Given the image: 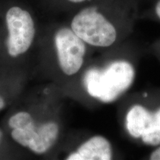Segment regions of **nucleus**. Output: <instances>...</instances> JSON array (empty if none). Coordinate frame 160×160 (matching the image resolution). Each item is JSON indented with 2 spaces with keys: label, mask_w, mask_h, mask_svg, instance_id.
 <instances>
[{
  "label": "nucleus",
  "mask_w": 160,
  "mask_h": 160,
  "mask_svg": "<svg viewBox=\"0 0 160 160\" xmlns=\"http://www.w3.org/2000/svg\"><path fill=\"white\" fill-rule=\"evenodd\" d=\"M136 74L135 65L129 57L115 54L102 67L88 70L83 85L91 97L101 102L111 103L131 88Z\"/></svg>",
  "instance_id": "1"
},
{
  "label": "nucleus",
  "mask_w": 160,
  "mask_h": 160,
  "mask_svg": "<svg viewBox=\"0 0 160 160\" xmlns=\"http://www.w3.org/2000/svg\"><path fill=\"white\" fill-rule=\"evenodd\" d=\"M125 133L144 145H160V103L137 100L126 106L123 115Z\"/></svg>",
  "instance_id": "2"
},
{
  "label": "nucleus",
  "mask_w": 160,
  "mask_h": 160,
  "mask_svg": "<svg viewBox=\"0 0 160 160\" xmlns=\"http://www.w3.org/2000/svg\"><path fill=\"white\" fill-rule=\"evenodd\" d=\"M71 28L87 45L110 48L120 45L118 28L96 7L82 10L73 17Z\"/></svg>",
  "instance_id": "3"
},
{
  "label": "nucleus",
  "mask_w": 160,
  "mask_h": 160,
  "mask_svg": "<svg viewBox=\"0 0 160 160\" xmlns=\"http://www.w3.org/2000/svg\"><path fill=\"white\" fill-rule=\"evenodd\" d=\"M58 61L65 75L77 74L82 67L86 53V44L69 28H62L55 35Z\"/></svg>",
  "instance_id": "4"
},
{
  "label": "nucleus",
  "mask_w": 160,
  "mask_h": 160,
  "mask_svg": "<svg viewBox=\"0 0 160 160\" xmlns=\"http://www.w3.org/2000/svg\"><path fill=\"white\" fill-rule=\"evenodd\" d=\"M6 22L9 32L7 40L8 53L17 57L28 50L35 35V28L31 16L19 7H13L6 14Z\"/></svg>",
  "instance_id": "5"
},
{
  "label": "nucleus",
  "mask_w": 160,
  "mask_h": 160,
  "mask_svg": "<svg viewBox=\"0 0 160 160\" xmlns=\"http://www.w3.org/2000/svg\"><path fill=\"white\" fill-rule=\"evenodd\" d=\"M114 157L113 145L103 136H93L77 150L68 156L67 160H111Z\"/></svg>",
  "instance_id": "6"
},
{
  "label": "nucleus",
  "mask_w": 160,
  "mask_h": 160,
  "mask_svg": "<svg viewBox=\"0 0 160 160\" xmlns=\"http://www.w3.org/2000/svg\"><path fill=\"white\" fill-rule=\"evenodd\" d=\"M59 128L57 123L48 122L42 124L36 129L33 140L29 148L36 153H44L51 148L59 136Z\"/></svg>",
  "instance_id": "7"
},
{
  "label": "nucleus",
  "mask_w": 160,
  "mask_h": 160,
  "mask_svg": "<svg viewBox=\"0 0 160 160\" xmlns=\"http://www.w3.org/2000/svg\"><path fill=\"white\" fill-rule=\"evenodd\" d=\"M34 125L31 114L27 112H19L9 120L10 127L13 129H25Z\"/></svg>",
  "instance_id": "8"
},
{
  "label": "nucleus",
  "mask_w": 160,
  "mask_h": 160,
  "mask_svg": "<svg viewBox=\"0 0 160 160\" xmlns=\"http://www.w3.org/2000/svg\"><path fill=\"white\" fill-rule=\"evenodd\" d=\"M148 159L150 160H160V145L154 147V149L150 153Z\"/></svg>",
  "instance_id": "9"
},
{
  "label": "nucleus",
  "mask_w": 160,
  "mask_h": 160,
  "mask_svg": "<svg viewBox=\"0 0 160 160\" xmlns=\"http://www.w3.org/2000/svg\"><path fill=\"white\" fill-rule=\"evenodd\" d=\"M155 13L157 17L160 19V0L157 2L155 5Z\"/></svg>",
  "instance_id": "10"
},
{
  "label": "nucleus",
  "mask_w": 160,
  "mask_h": 160,
  "mask_svg": "<svg viewBox=\"0 0 160 160\" xmlns=\"http://www.w3.org/2000/svg\"><path fill=\"white\" fill-rule=\"evenodd\" d=\"M5 101H4L2 98L0 97V110H2L4 107H5Z\"/></svg>",
  "instance_id": "11"
},
{
  "label": "nucleus",
  "mask_w": 160,
  "mask_h": 160,
  "mask_svg": "<svg viewBox=\"0 0 160 160\" xmlns=\"http://www.w3.org/2000/svg\"><path fill=\"white\" fill-rule=\"evenodd\" d=\"M68 1L73 3H80V2H83L86 1V0H68Z\"/></svg>",
  "instance_id": "12"
},
{
  "label": "nucleus",
  "mask_w": 160,
  "mask_h": 160,
  "mask_svg": "<svg viewBox=\"0 0 160 160\" xmlns=\"http://www.w3.org/2000/svg\"><path fill=\"white\" fill-rule=\"evenodd\" d=\"M157 53H158V55L160 57V43H158L157 45Z\"/></svg>",
  "instance_id": "13"
},
{
  "label": "nucleus",
  "mask_w": 160,
  "mask_h": 160,
  "mask_svg": "<svg viewBox=\"0 0 160 160\" xmlns=\"http://www.w3.org/2000/svg\"><path fill=\"white\" fill-rule=\"evenodd\" d=\"M2 131H0V142H1V139H2Z\"/></svg>",
  "instance_id": "14"
}]
</instances>
